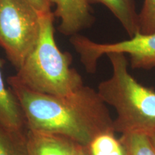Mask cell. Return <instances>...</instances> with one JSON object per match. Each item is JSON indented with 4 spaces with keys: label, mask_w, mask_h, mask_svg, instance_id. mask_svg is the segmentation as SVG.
<instances>
[{
    "label": "cell",
    "mask_w": 155,
    "mask_h": 155,
    "mask_svg": "<svg viewBox=\"0 0 155 155\" xmlns=\"http://www.w3.org/2000/svg\"><path fill=\"white\" fill-rule=\"evenodd\" d=\"M149 134H150L151 139H152V141H154V144H155V130L152 131V132Z\"/></svg>",
    "instance_id": "2e32d148"
},
{
    "label": "cell",
    "mask_w": 155,
    "mask_h": 155,
    "mask_svg": "<svg viewBox=\"0 0 155 155\" xmlns=\"http://www.w3.org/2000/svg\"><path fill=\"white\" fill-rule=\"evenodd\" d=\"M26 131L0 124V155H29Z\"/></svg>",
    "instance_id": "30bf717a"
},
{
    "label": "cell",
    "mask_w": 155,
    "mask_h": 155,
    "mask_svg": "<svg viewBox=\"0 0 155 155\" xmlns=\"http://www.w3.org/2000/svg\"><path fill=\"white\" fill-rule=\"evenodd\" d=\"M39 12H48L52 11L50 0H28Z\"/></svg>",
    "instance_id": "5bb4252c"
},
{
    "label": "cell",
    "mask_w": 155,
    "mask_h": 155,
    "mask_svg": "<svg viewBox=\"0 0 155 155\" xmlns=\"http://www.w3.org/2000/svg\"><path fill=\"white\" fill-rule=\"evenodd\" d=\"M55 7V17L60 19L58 31L65 36H73L92 26L95 17L87 0H50Z\"/></svg>",
    "instance_id": "8992f818"
},
{
    "label": "cell",
    "mask_w": 155,
    "mask_h": 155,
    "mask_svg": "<svg viewBox=\"0 0 155 155\" xmlns=\"http://www.w3.org/2000/svg\"><path fill=\"white\" fill-rule=\"evenodd\" d=\"M76 155H91V154H89L86 147L80 146L78 148V150Z\"/></svg>",
    "instance_id": "9a60e30c"
},
{
    "label": "cell",
    "mask_w": 155,
    "mask_h": 155,
    "mask_svg": "<svg viewBox=\"0 0 155 155\" xmlns=\"http://www.w3.org/2000/svg\"><path fill=\"white\" fill-rule=\"evenodd\" d=\"M29 155H76L79 147L63 136L27 129Z\"/></svg>",
    "instance_id": "52a82bcc"
},
{
    "label": "cell",
    "mask_w": 155,
    "mask_h": 155,
    "mask_svg": "<svg viewBox=\"0 0 155 155\" xmlns=\"http://www.w3.org/2000/svg\"><path fill=\"white\" fill-rule=\"evenodd\" d=\"M119 139L126 155H155V144L148 133H125Z\"/></svg>",
    "instance_id": "8fae6325"
},
{
    "label": "cell",
    "mask_w": 155,
    "mask_h": 155,
    "mask_svg": "<svg viewBox=\"0 0 155 155\" xmlns=\"http://www.w3.org/2000/svg\"><path fill=\"white\" fill-rule=\"evenodd\" d=\"M86 148L91 155H126L123 144L115 137L114 131L97 135Z\"/></svg>",
    "instance_id": "7c38bea8"
},
{
    "label": "cell",
    "mask_w": 155,
    "mask_h": 155,
    "mask_svg": "<svg viewBox=\"0 0 155 155\" xmlns=\"http://www.w3.org/2000/svg\"><path fill=\"white\" fill-rule=\"evenodd\" d=\"M4 63L0 58V124L13 130L25 131L27 126L22 107L11 88H6L4 82Z\"/></svg>",
    "instance_id": "ba28073f"
},
{
    "label": "cell",
    "mask_w": 155,
    "mask_h": 155,
    "mask_svg": "<svg viewBox=\"0 0 155 155\" xmlns=\"http://www.w3.org/2000/svg\"><path fill=\"white\" fill-rule=\"evenodd\" d=\"M90 5L101 4L119 20L129 38L139 32V13L134 0H87Z\"/></svg>",
    "instance_id": "9c48e42d"
},
{
    "label": "cell",
    "mask_w": 155,
    "mask_h": 155,
    "mask_svg": "<svg viewBox=\"0 0 155 155\" xmlns=\"http://www.w3.org/2000/svg\"><path fill=\"white\" fill-rule=\"evenodd\" d=\"M111 75L98 86V96L115 110V132H146L155 130V91L141 84L129 73L126 55L107 54Z\"/></svg>",
    "instance_id": "3957f363"
},
{
    "label": "cell",
    "mask_w": 155,
    "mask_h": 155,
    "mask_svg": "<svg viewBox=\"0 0 155 155\" xmlns=\"http://www.w3.org/2000/svg\"><path fill=\"white\" fill-rule=\"evenodd\" d=\"M40 12L28 0H0V46L17 70L38 43Z\"/></svg>",
    "instance_id": "277c9868"
},
{
    "label": "cell",
    "mask_w": 155,
    "mask_h": 155,
    "mask_svg": "<svg viewBox=\"0 0 155 155\" xmlns=\"http://www.w3.org/2000/svg\"><path fill=\"white\" fill-rule=\"evenodd\" d=\"M7 82L22 107L27 129L63 136L83 147L97 135L114 131L106 104L90 87L57 96L30 90L15 75Z\"/></svg>",
    "instance_id": "6da1fadb"
},
{
    "label": "cell",
    "mask_w": 155,
    "mask_h": 155,
    "mask_svg": "<svg viewBox=\"0 0 155 155\" xmlns=\"http://www.w3.org/2000/svg\"><path fill=\"white\" fill-rule=\"evenodd\" d=\"M139 28L140 33L155 32V0H144L139 13Z\"/></svg>",
    "instance_id": "4fadbf2b"
},
{
    "label": "cell",
    "mask_w": 155,
    "mask_h": 155,
    "mask_svg": "<svg viewBox=\"0 0 155 155\" xmlns=\"http://www.w3.org/2000/svg\"><path fill=\"white\" fill-rule=\"evenodd\" d=\"M53 11L40 12L38 43L15 77L27 88L40 94L65 96L83 85L81 75L71 67L72 55L62 52L54 36Z\"/></svg>",
    "instance_id": "7a4b0ae2"
},
{
    "label": "cell",
    "mask_w": 155,
    "mask_h": 155,
    "mask_svg": "<svg viewBox=\"0 0 155 155\" xmlns=\"http://www.w3.org/2000/svg\"><path fill=\"white\" fill-rule=\"evenodd\" d=\"M70 42L80 56L85 69L94 73L98 60L104 55L119 53L128 55L134 69L150 70L155 68V32H138L129 40L114 43H98L80 34L71 37Z\"/></svg>",
    "instance_id": "5b68a950"
}]
</instances>
